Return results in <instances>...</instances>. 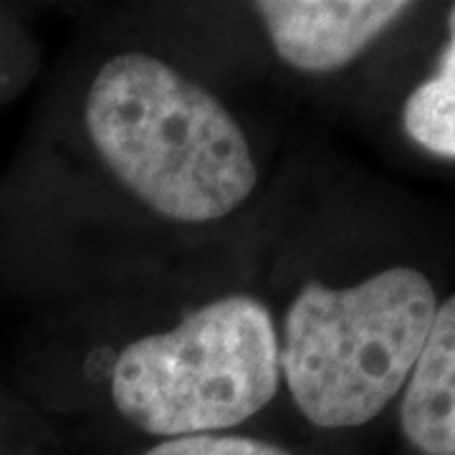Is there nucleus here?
Here are the masks:
<instances>
[{
    "label": "nucleus",
    "mask_w": 455,
    "mask_h": 455,
    "mask_svg": "<svg viewBox=\"0 0 455 455\" xmlns=\"http://www.w3.org/2000/svg\"><path fill=\"white\" fill-rule=\"evenodd\" d=\"M400 425L423 455H455V293L433 316L405 385Z\"/></svg>",
    "instance_id": "39448f33"
},
{
    "label": "nucleus",
    "mask_w": 455,
    "mask_h": 455,
    "mask_svg": "<svg viewBox=\"0 0 455 455\" xmlns=\"http://www.w3.org/2000/svg\"><path fill=\"white\" fill-rule=\"evenodd\" d=\"M281 337L259 299L230 293L182 322L127 344L112 400L149 435H211L245 423L276 397Z\"/></svg>",
    "instance_id": "7ed1b4c3"
},
{
    "label": "nucleus",
    "mask_w": 455,
    "mask_h": 455,
    "mask_svg": "<svg viewBox=\"0 0 455 455\" xmlns=\"http://www.w3.org/2000/svg\"><path fill=\"white\" fill-rule=\"evenodd\" d=\"M142 455H291L268 440L248 435H185L167 438Z\"/></svg>",
    "instance_id": "0eeeda50"
},
{
    "label": "nucleus",
    "mask_w": 455,
    "mask_h": 455,
    "mask_svg": "<svg viewBox=\"0 0 455 455\" xmlns=\"http://www.w3.org/2000/svg\"><path fill=\"white\" fill-rule=\"evenodd\" d=\"M448 46L438 59L435 74L405 101V132L415 145L438 157L455 160V5L448 18Z\"/></svg>",
    "instance_id": "423d86ee"
},
{
    "label": "nucleus",
    "mask_w": 455,
    "mask_h": 455,
    "mask_svg": "<svg viewBox=\"0 0 455 455\" xmlns=\"http://www.w3.org/2000/svg\"><path fill=\"white\" fill-rule=\"evenodd\" d=\"M84 122L114 178L170 220H220L259 185L253 152L233 114L145 51L116 53L99 68Z\"/></svg>",
    "instance_id": "f257e3e1"
},
{
    "label": "nucleus",
    "mask_w": 455,
    "mask_h": 455,
    "mask_svg": "<svg viewBox=\"0 0 455 455\" xmlns=\"http://www.w3.org/2000/svg\"><path fill=\"white\" fill-rule=\"evenodd\" d=\"M438 311L415 268H387L357 286L307 281L286 311L281 377L316 427L374 420L407 385Z\"/></svg>",
    "instance_id": "f03ea898"
},
{
    "label": "nucleus",
    "mask_w": 455,
    "mask_h": 455,
    "mask_svg": "<svg viewBox=\"0 0 455 455\" xmlns=\"http://www.w3.org/2000/svg\"><path fill=\"white\" fill-rule=\"evenodd\" d=\"M276 53L309 74L337 71L355 61L397 18L405 0H260L253 5Z\"/></svg>",
    "instance_id": "20e7f679"
}]
</instances>
